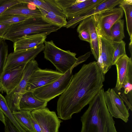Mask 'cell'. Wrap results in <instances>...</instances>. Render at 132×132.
Segmentation results:
<instances>
[{"mask_svg": "<svg viewBox=\"0 0 132 132\" xmlns=\"http://www.w3.org/2000/svg\"><path fill=\"white\" fill-rule=\"evenodd\" d=\"M7 24H0V38H3L10 27Z\"/></svg>", "mask_w": 132, "mask_h": 132, "instance_id": "cell-35", "label": "cell"}, {"mask_svg": "<svg viewBox=\"0 0 132 132\" xmlns=\"http://www.w3.org/2000/svg\"><path fill=\"white\" fill-rule=\"evenodd\" d=\"M26 64L4 70L0 79V92L8 94L16 87L22 78Z\"/></svg>", "mask_w": 132, "mask_h": 132, "instance_id": "cell-12", "label": "cell"}, {"mask_svg": "<svg viewBox=\"0 0 132 132\" xmlns=\"http://www.w3.org/2000/svg\"><path fill=\"white\" fill-rule=\"evenodd\" d=\"M105 0H55L70 20L85 14Z\"/></svg>", "mask_w": 132, "mask_h": 132, "instance_id": "cell-7", "label": "cell"}, {"mask_svg": "<svg viewBox=\"0 0 132 132\" xmlns=\"http://www.w3.org/2000/svg\"><path fill=\"white\" fill-rule=\"evenodd\" d=\"M0 111L8 118L20 132H27L19 125L10 110L5 97L0 93Z\"/></svg>", "mask_w": 132, "mask_h": 132, "instance_id": "cell-23", "label": "cell"}, {"mask_svg": "<svg viewBox=\"0 0 132 132\" xmlns=\"http://www.w3.org/2000/svg\"><path fill=\"white\" fill-rule=\"evenodd\" d=\"M132 58L129 57L126 54L120 57L116 62L117 77L116 84L114 89L119 91L122 88V85L127 76L129 66Z\"/></svg>", "mask_w": 132, "mask_h": 132, "instance_id": "cell-19", "label": "cell"}, {"mask_svg": "<svg viewBox=\"0 0 132 132\" xmlns=\"http://www.w3.org/2000/svg\"><path fill=\"white\" fill-rule=\"evenodd\" d=\"M31 113L42 132H59L62 121L58 117L55 112L50 111L46 107L33 110Z\"/></svg>", "mask_w": 132, "mask_h": 132, "instance_id": "cell-9", "label": "cell"}, {"mask_svg": "<svg viewBox=\"0 0 132 132\" xmlns=\"http://www.w3.org/2000/svg\"><path fill=\"white\" fill-rule=\"evenodd\" d=\"M0 120L4 125L5 123V116L3 113L0 111Z\"/></svg>", "mask_w": 132, "mask_h": 132, "instance_id": "cell-37", "label": "cell"}, {"mask_svg": "<svg viewBox=\"0 0 132 132\" xmlns=\"http://www.w3.org/2000/svg\"><path fill=\"white\" fill-rule=\"evenodd\" d=\"M104 80V75L96 61L84 64L58 100V117L69 120L80 112L103 88Z\"/></svg>", "mask_w": 132, "mask_h": 132, "instance_id": "cell-1", "label": "cell"}, {"mask_svg": "<svg viewBox=\"0 0 132 132\" xmlns=\"http://www.w3.org/2000/svg\"><path fill=\"white\" fill-rule=\"evenodd\" d=\"M99 39V55L96 62L105 75L111 68L114 48L113 42L104 36L98 34Z\"/></svg>", "mask_w": 132, "mask_h": 132, "instance_id": "cell-13", "label": "cell"}, {"mask_svg": "<svg viewBox=\"0 0 132 132\" xmlns=\"http://www.w3.org/2000/svg\"><path fill=\"white\" fill-rule=\"evenodd\" d=\"M113 89L123 101L128 109L132 111V105L129 102L127 97L124 93L123 89L122 88L120 90L118 91Z\"/></svg>", "mask_w": 132, "mask_h": 132, "instance_id": "cell-34", "label": "cell"}, {"mask_svg": "<svg viewBox=\"0 0 132 132\" xmlns=\"http://www.w3.org/2000/svg\"><path fill=\"white\" fill-rule=\"evenodd\" d=\"M113 44L114 48L112 61V65H113L120 57L126 54V43L124 41L122 40L119 42H113Z\"/></svg>", "mask_w": 132, "mask_h": 132, "instance_id": "cell-28", "label": "cell"}, {"mask_svg": "<svg viewBox=\"0 0 132 132\" xmlns=\"http://www.w3.org/2000/svg\"><path fill=\"white\" fill-rule=\"evenodd\" d=\"M44 17L62 27L65 26L67 22L66 18L62 17L53 13L48 12L44 15Z\"/></svg>", "mask_w": 132, "mask_h": 132, "instance_id": "cell-29", "label": "cell"}, {"mask_svg": "<svg viewBox=\"0 0 132 132\" xmlns=\"http://www.w3.org/2000/svg\"><path fill=\"white\" fill-rule=\"evenodd\" d=\"M38 68V64L35 59L28 62L25 66L23 77L19 83L11 92L5 96L8 106L12 112L20 110L19 101L23 95L26 92L27 83L31 75Z\"/></svg>", "mask_w": 132, "mask_h": 132, "instance_id": "cell-6", "label": "cell"}, {"mask_svg": "<svg viewBox=\"0 0 132 132\" xmlns=\"http://www.w3.org/2000/svg\"><path fill=\"white\" fill-rule=\"evenodd\" d=\"M2 14L17 15L29 17L44 16L37 8H31L28 4L22 2L11 7Z\"/></svg>", "mask_w": 132, "mask_h": 132, "instance_id": "cell-18", "label": "cell"}, {"mask_svg": "<svg viewBox=\"0 0 132 132\" xmlns=\"http://www.w3.org/2000/svg\"><path fill=\"white\" fill-rule=\"evenodd\" d=\"M71 68L60 77L53 82L32 91L39 99L48 102L61 95L67 89L73 77Z\"/></svg>", "mask_w": 132, "mask_h": 132, "instance_id": "cell-5", "label": "cell"}, {"mask_svg": "<svg viewBox=\"0 0 132 132\" xmlns=\"http://www.w3.org/2000/svg\"><path fill=\"white\" fill-rule=\"evenodd\" d=\"M130 42L129 44V49L131 54V57L132 58V38H130Z\"/></svg>", "mask_w": 132, "mask_h": 132, "instance_id": "cell-38", "label": "cell"}, {"mask_svg": "<svg viewBox=\"0 0 132 132\" xmlns=\"http://www.w3.org/2000/svg\"><path fill=\"white\" fill-rule=\"evenodd\" d=\"M20 1L36 6L44 16L46 14L49 12L67 18L63 10L56 3L55 0H20Z\"/></svg>", "mask_w": 132, "mask_h": 132, "instance_id": "cell-15", "label": "cell"}, {"mask_svg": "<svg viewBox=\"0 0 132 132\" xmlns=\"http://www.w3.org/2000/svg\"><path fill=\"white\" fill-rule=\"evenodd\" d=\"M101 89L89 104L81 116L80 132H118L113 117L109 112Z\"/></svg>", "mask_w": 132, "mask_h": 132, "instance_id": "cell-2", "label": "cell"}, {"mask_svg": "<svg viewBox=\"0 0 132 132\" xmlns=\"http://www.w3.org/2000/svg\"><path fill=\"white\" fill-rule=\"evenodd\" d=\"M43 53L44 58L50 61L58 71L64 74L69 69L76 67L78 58L76 54L57 47L52 40L44 42Z\"/></svg>", "mask_w": 132, "mask_h": 132, "instance_id": "cell-4", "label": "cell"}, {"mask_svg": "<svg viewBox=\"0 0 132 132\" xmlns=\"http://www.w3.org/2000/svg\"><path fill=\"white\" fill-rule=\"evenodd\" d=\"M63 74L57 71L39 68L30 77L26 87V91H32L51 83Z\"/></svg>", "mask_w": 132, "mask_h": 132, "instance_id": "cell-10", "label": "cell"}, {"mask_svg": "<svg viewBox=\"0 0 132 132\" xmlns=\"http://www.w3.org/2000/svg\"><path fill=\"white\" fill-rule=\"evenodd\" d=\"M123 14V10L119 7L93 15L97 34L111 40V28L114 23L121 19Z\"/></svg>", "mask_w": 132, "mask_h": 132, "instance_id": "cell-8", "label": "cell"}, {"mask_svg": "<svg viewBox=\"0 0 132 132\" xmlns=\"http://www.w3.org/2000/svg\"><path fill=\"white\" fill-rule=\"evenodd\" d=\"M124 21L120 19L117 21L112 26L110 29L111 40L119 42L125 37L124 30Z\"/></svg>", "mask_w": 132, "mask_h": 132, "instance_id": "cell-24", "label": "cell"}, {"mask_svg": "<svg viewBox=\"0 0 132 132\" xmlns=\"http://www.w3.org/2000/svg\"><path fill=\"white\" fill-rule=\"evenodd\" d=\"M47 36L43 35H26L14 43V52L29 49L43 44Z\"/></svg>", "mask_w": 132, "mask_h": 132, "instance_id": "cell-17", "label": "cell"}, {"mask_svg": "<svg viewBox=\"0 0 132 132\" xmlns=\"http://www.w3.org/2000/svg\"><path fill=\"white\" fill-rule=\"evenodd\" d=\"M123 0H105L87 13L82 15L85 18L112 9L118 5Z\"/></svg>", "mask_w": 132, "mask_h": 132, "instance_id": "cell-21", "label": "cell"}, {"mask_svg": "<svg viewBox=\"0 0 132 132\" xmlns=\"http://www.w3.org/2000/svg\"><path fill=\"white\" fill-rule=\"evenodd\" d=\"M61 27L44 16L30 17L11 25L3 38L14 43L24 36L43 35L47 36Z\"/></svg>", "mask_w": 132, "mask_h": 132, "instance_id": "cell-3", "label": "cell"}, {"mask_svg": "<svg viewBox=\"0 0 132 132\" xmlns=\"http://www.w3.org/2000/svg\"><path fill=\"white\" fill-rule=\"evenodd\" d=\"M47 102L41 100L34 95L33 91H27L22 96L19 101L20 110H25L31 112L46 107Z\"/></svg>", "mask_w": 132, "mask_h": 132, "instance_id": "cell-16", "label": "cell"}, {"mask_svg": "<svg viewBox=\"0 0 132 132\" xmlns=\"http://www.w3.org/2000/svg\"><path fill=\"white\" fill-rule=\"evenodd\" d=\"M83 29L87 30L89 33L91 39L90 44L91 51L97 61L99 55V39L96 24L93 15L84 19L79 23L77 30Z\"/></svg>", "mask_w": 132, "mask_h": 132, "instance_id": "cell-14", "label": "cell"}, {"mask_svg": "<svg viewBox=\"0 0 132 132\" xmlns=\"http://www.w3.org/2000/svg\"><path fill=\"white\" fill-rule=\"evenodd\" d=\"M20 3L19 0H0V15L10 7Z\"/></svg>", "mask_w": 132, "mask_h": 132, "instance_id": "cell-30", "label": "cell"}, {"mask_svg": "<svg viewBox=\"0 0 132 132\" xmlns=\"http://www.w3.org/2000/svg\"><path fill=\"white\" fill-rule=\"evenodd\" d=\"M5 123L4 125L5 132H20L9 119L5 116Z\"/></svg>", "mask_w": 132, "mask_h": 132, "instance_id": "cell-32", "label": "cell"}, {"mask_svg": "<svg viewBox=\"0 0 132 132\" xmlns=\"http://www.w3.org/2000/svg\"><path fill=\"white\" fill-rule=\"evenodd\" d=\"M31 112L20 110L12 113L16 121L23 129L27 132H35L30 118Z\"/></svg>", "mask_w": 132, "mask_h": 132, "instance_id": "cell-20", "label": "cell"}, {"mask_svg": "<svg viewBox=\"0 0 132 132\" xmlns=\"http://www.w3.org/2000/svg\"><path fill=\"white\" fill-rule=\"evenodd\" d=\"M122 89L130 104L132 105V61L129 63L127 73Z\"/></svg>", "mask_w": 132, "mask_h": 132, "instance_id": "cell-25", "label": "cell"}, {"mask_svg": "<svg viewBox=\"0 0 132 132\" xmlns=\"http://www.w3.org/2000/svg\"><path fill=\"white\" fill-rule=\"evenodd\" d=\"M119 6L125 13L127 30L130 38H132V0H123Z\"/></svg>", "mask_w": 132, "mask_h": 132, "instance_id": "cell-22", "label": "cell"}, {"mask_svg": "<svg viewBox=\"0 0 132 132\" xmlns=\"http://www.w3.org/2000/svg\"><path fill=\"white\" fill-rule=\"evenodd\" d=\"M44 48L42 44L34 48L13 52L8 55L4 70L9 69L23 64H27L34 59Z\"/></svg>", "mask_w": 132, "mask_h": 132, "instance_id": "cell-11", "label": "cell"}, {"mask_svg": "<svg viewBox=\"0 0 132 132\" xmlns=\"http://www.w3.org/2000/svg\"><path fill=\"white\" fill-rule=\"evenodd\" d=\"M5 40L0 38V79L4 71L8 55V46Z\"/></svg>", "mask_w": 132, "mask_h": 132, "instance_id": "cell-26", "label": "cell"}, {"mask_svg": "<svg viewBox=\"0 0 132 132\" xmlns=\"http://www.w3.org/2000/svg\"><path fill=\"white\" fill-rule=\"evenodd\" d=\"M85 18L83 15H80L74 17L67 21L66 24L63 27L67 28H74L79 23H80L82 20Z\"/></svg>", "mask_w": 132, "mask_h": 132, "instance_id": "cell-31", "label": "cell"}, {"mask_svg": "<svg viewBox=\"0 0 132 132\" xmlns=\"http://www.w3.org/2000/svg\"><path fill=\"white\" fill-rule=\"evenodd\" d=\"M30 118L35 132H42L38 124L32 116L31 113L30 114Z\"/></svg>", "mask_w": 132, "mask_h": 132, "instance_id": "cell-36", "label": "cell"}, {"mask_svg": "<svg viewBox=\"0 0 132 132\" xmlns=\"http://www.w3.org/2000/svg\"><path fill=\"white\" fill-rule=\"evenodd\" d=\"M77 31L79 34L78 37L80 40L90 43L91 42L90 37L87 30L83 29L77 30Z\"/></svg>", "mask_w": 132, "mask_h": 132, "instance_id": "cell-33", "label": "cell"}, {"mask_svg": "<svg viewBox=\"0 0 132 132\" xmlns=\"http://www.w3.org/2000/svg\"><path fill=\"white\" fill-rule=\"evenodd\" d=\"M29 18L30 17L17 15L1 14L0 15V24L11 25Z\"/></svg>", "mask_w": 132, "mask_h": 132, "instance_id": "cell-27", "label": "cell"}]
</instances>
